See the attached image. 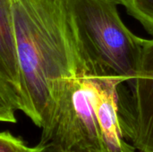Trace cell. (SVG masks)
Masks as SVG:
<instances>
[{"label":"cell","mask_w":153,"mask_h":152,"mask_svg":"<svg viewBox=\"0 0 153 152\" xmlns=\"http://www.w3.org/2000/svg\"><path fill=\"white\" fill-rule=\"evenodd\" d=\"M118 84L82 75L65 82L48 130L39 143L71 152H134L118 123Z\"/></svg>","instance_id":"2"},{"label":"cell","mask_w":153,"mask_h":152,"mask_svg":"<svg viewBox=\"0 0 153 152\" xmlns=\"http://www.w3.org/2000/svg\"><path fill=\"white\" fill-rule=\"evenodd\" d=\"M19 110L18 99L5 81L0 76V122L16 123Z\"/></svg>","instance_id":"7"},{"label":"cell","mask_w":153,"mask_h":152,"mask_svg":"<svg viewBox=\"0 0 153 152\" xmlns=\"http://www.w3.org/2000/svg\"><path fill=\"white\" fill-rule=\"evenodd\" d=\"M131 91L118 93V123L124 140L138 152H153V39H143Z\"/></svg>","instance_id":"4"},{"label":"cell","mask_w":153,"mask_h":152,"mask_svg":"<svg viewBox=\"0 0 153 152\" xmlns=\"http://www.w3.org/2000/svg\"><path fill=\"white\" fill-rule=\"evenodd\" d=\"M29 152H71L65 151L52 142L39 143L35 147H30Z\"/></svg>","instance_id":"9"},{"label":"cell","mask_w":153,"mask_h":152,"mask_svg":"<svg viewBox=\"0 0 153 152\" xmlns=\"http://www.w3.org/2000/svg\"><path fill=\"white\" fill-rule=\"evenodd\" d=\"M19 110L45 133L65 81L88 75L68 0H11Z\"/></svg>","instance_id":"1"},{"label":"cell","mask_w":153,"mask_h":152,"mask_svg":"<svg viewBox=\"0 0 153 152\" xmlns=\"http://www.w3.org/2000/svg\"><path fill=\"white\" fill-rule=\"evenodd\" d=\"M127 13L139 21L145 30L153 36V0H116Z\"/></svg>","instance_id":"6"},{"label":"cell","mask_w":153,"mask_h":152,"mask_svg":"<svg viewBox=\"0 0 153 152\" xmlns=\"http://www.w3.org/2000/svg\"><path fill=\"white\" fill-rule=\"evenodd\" d=\"M29 150L21 139L9 132H0V152H29Z\"/></svg>","instance_id":"8"},{"label":"cell","mask_w":153,"mask_h":152,"mask_svg":"<svg viewBox=\"0 0 153 152\" xmlns=\"http://www.w3.org/2000/svg\"><path fill=\"white\" fill-rule=\"evenodd\" d=\"M0 76L14 92L19 103V65L11 0H0Z\"/></svg>","instance_id":"5"},{"label":"cell","mask_w":153,"mask_h":152,"mask_svg":"<svg viewBox=\"0 0 153 152\" xmlns=\"http://www.w3.org/2000/svg\"><path fill=\"white\" fill-rule=\"evenodd\" d=\"M89 76L118 84L135 78L143 39L124 24L116 0H68Z\"/></svg>","instance_id":"3"}]
</instances>
